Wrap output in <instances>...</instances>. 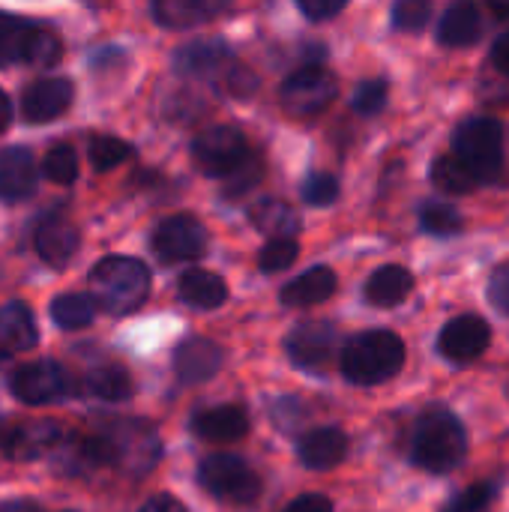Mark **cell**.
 Listing matches in <instances>:
<instances>
[{"label":"cell","instance_id":"d4e9b609","mask_svg":"<svg viewBox=\"0 0 509 512\" xmlns=\"http://www.w3.org/2000/svg\"><path fill=\"white\" fill-rule=\"evenodd\" d=\"M336 273L330 267H312L306 273H300L297 279H291L282 288V303L291 309H303V306H318L324 300H330L336 294Z\"/></svg>","mask_w":509,"mask_h":512},{"label":"cell","instance_id":"2e32d148","mask_svg":"<svg viewBox=\"0 0 509 512\" xmlns=\"http://www.w3.org/2000/svg\"><path fill=\"white\" fill-rule=\"evenodd\" d=\"M222 348L213 339L192 336L183 339L174 351V372L180 384H204L222 369Z\"/></svg>","mask_w":509,"mask_h":512},{"label":"cell","instance_id":"3957f363","mask_svg":"<svg viewBox=\"0 0 509 512\" xmlns=\"http://www.w3.org/2000/svg\"><path fill=\"white\" fill-rule=\"evenodd\" d=\"M405 366V342L390 330H369L345 342L342 375L351 384L375 387L390 381Z\"/></svg>","mask_w":509,"mask_h":512},{"label":"cell","instance_id":"c3c4849f","mask_svg":"<svg viewBox=\"0 0 509 512\" xmlns=\"http://www.w3.org/2000/svg\"><path fill=\"white\" fill-rule=\"evenodd\" d=\"M9 123H12V102H9V96L0 90V132H3Z\"/></svg>","mask_w":509,"mask_h":512},{"label":"cell","instance_id":"d6a6232c","mask_svg":"<svg viewBox=\"0 0 509 512\" xmlns=\"http://www.w3.org/2000/svg\"><path fill=\"white\" fill-rule=\"evenodd\" d=\"M420 225L432 237H453V234L462 231V213L456 207H450V204L429 201L420 210Z\"/></svg>","mask_w":509,"mask_h":512},{"label":"cell","instance_id":"7c38bea8","mask_svg":"<svg viewBox=\"0 0 509 512\" xmlns=\"http://www.w3.org/2000/svg\"><path fill=\"white\" fill-rule=\"evenodd\" d=\"M150 246H153L156 258L165 264L198 261L207 252V231L195 216H186V213L168 216L156 225Z\"/></svg>","mask_w":509,"mask_h":512},{"label":"cell","instance_id":"484cf974","mask_svg":"<svg viewBox=\"0 0 509 512\" xmlns=\"http://www.w3.org/2000/svg\"><path fill=\"white\" fill-rule=\"evenodd\" d=\"M75 393L99 402H126L132 396V378L123 366H96L75 384Z\"/></svg>","mask_w":509,"mask_h":512},{"label":"cell","instance_id":"7bdbcfd3","mask_svg":"<svg viewBox=\"0 0 509 512\" xmlns=\"http://www.w3.org/2000/svg\"><path fill=\"white\" fill-rule=\"evenodd\" d=\"M225 87L237 96V99H246L258 90V78L252 69H243V66H234L231 72H225Z\"/></svg>","mask_w":509,"mask_h":512},{"label":"cell","instance_id":"6da1fadb","mask_svg":"<svg viewBox=\"0 0 509 512\" xmlns=\"http://www.w3.org/2000/svg\"><path fill=\"white\" fill-rule=\"evenodd\" d=\"M468 453L462 420L447 408H429L411 429V459L429 474H450Z\"/></svg>","mask_w":509,"mask_h":512},{"label":"cell","instance_id":"1f68e13d","mask_svg":"<svg viewBox=\"0 0 509 512\" xmlns=\"http://www.w3.org/2000/svg\"><path fill=\"white\" fill-rule=\"evenodd\" d=\"M42 174L57 183V186H69L78 177V153L72 144H54L48 147V153L42 156Z\"/></svg>","mask_w":509,"mask_h":512},{"label":"cell","instance_id":"ee69618b","mask_svg":"<svg viewBox=\"0 0 509 512\" xmlns=\"http://www.w3.org/2000/svg\"><path fill=\"white\" fill-rule=\"evenodd\" d=\"M285 512H333V504L327 498H321V495H303Z\"/></svg>","mask_w":509,"mask_h":512},{"label":"cell","instance_id":"603a6c76","mask_svg":"<svg viewBox=\"0 0 509 512\" xmlns=\"http://www.w3.org/2000/svg\"><path fill=\"white\" fill-rule=\"evenodd\" d=\"M231 0H153V18L162 27H195L228 9Z\"/></svg>","mask_w":509,"mask_h":512},{"label":"cell","instance_id":"ffe728a7","mask_svg":"<svg viewBox=\"0 0 509 512\" xmlns=\"http://www.w3.org/2000/svg\"><path fill=\"white\" fill-rule=\"evenodd\" d=\"M435 36L447 48L477 45L480 36H483V15H480L477 3L474 0H456V3H450V9L438 21Z\"/></svg>","mask_w":509,"mask_h":512},{"label":"cell","instance_id":"ab89813d","mask_svg":"<svg viewBox=\"0 0 509 512\" xmlns=\"http://www.w3.org/2000/svg\"><path fill=\"white\" fill-rule=\"evenodd\" d=\"M261 174H264V168H261V159L252 153L249 156V162L243 165V168H237L228 180H225V195H243V192H249L252 186H258V180H261Z\"/></svg>","mask_w":509,"mask_h":512},{"label":"cell","instance_id":"ba28073f","mask_svg":"<svg viewBox=\"0 0 509 512\" xmlns=\"http://www.w3.org/2000/svg\"><path fill=\"white\" fill-rule=\"evenodd\" d=\"M105 432L111 435V444H114V468L135 474V477L153 471V465L162 456V441L150 423L117 420V423L105 426Z\"/></svg>","mask_w":509,"mask_h":512},{"label":"cell","instance_id":"4dcf8cb0","mask_svg":"<svg viewBox=\"0 0 509 512\" xmlns=\"http://www.w3.org/2000/svg\"><path fill=\"white\" fill-rule=\"evenodd\" d=\"M96 309L93 294H60L51 300V321L60 330H84L93 324Z\"/></svg>","mask_w":509,"mask_h":512},{"label":"cell","instance_id":"5bb4252c","mask_svg":"<svg viewBox=\"0 0 509 512\" xmlns=\"http://www.w3.org/2000/svg\"><path fill=\"white\" fill-rule=\"evenodd\" d=\"M489 342H492V330L480 315H459L441 330L438 351L453 363H471L486 354Z\"/></svg>","mask_w":509,"mask_h":512},{"label":"cell","instance_id":"60d3db41","mask_svg":"<svg viewBox=\"0 0 509 512\" xmlns=\"http://www.w3.org/2000/svg\"><path fill=\"white\" fill-rule=\"evenodd\" d=\"M297 6L309 21H327L336 18L348 6V0H297Z\"/></svg>","mask_w":509,"mask_h":512},{"label":"cell","instance_id":"b9f144b4","mask_svg":"<svg viewBox=\"0 0 509 512\" xmlns=\"http://www.w3.org/2000/svg\"><path fill=\"white\" fill-rule=\"evenodd\" d=\"M489 300L498 312L509 315V261L501 264L489 279Z\"/></svg>","mask_w":509,"mask_h":512},{"label":"cell","instance_id":"ac0fdd59","mask_svg":"<svg viewBox=\"0 0 509 512\" xmlns=\"http://www.w3.org/2000/svg\"><path fill=\"white\" fill-rule=\"evenodd\" d=\"M33 249L45 264L63 267L78 252V228L66 216H45L33 231Z\"/></svg>","mask_w":509,"mask_h":512},{"label":"cell","instance_id":"f6af8a7d","mask_svg":"<svg viewBox=\"0 0 509 512\" xmlns=\"http://www.w3.org/2000/svg\"><path fill=\"white\" fill-rule=\"evenodd\" d=\"M141 512H186V507L177 501V498H171V495H156V498H150Z\"/></svg>","mask_w":509,"mask_h":512},{"label":"cell","instance_id":"9c48e42d","mask_svg":"<svg viewBox=\"0 0 509 512\" xmlns=\"http://www.w3.org/2000/svg\"><path fill=\"white\" fill-rule=\"evenodd\" d=\"M9 390L24 405H54L75 396V381L54 360L24 363L9 375Z\"/></svg>","mask_w":509,"mask_h":512},{"label":"cell","instance_id":"4fadbf2b","mask_svg":"<svg viewBox=\"0 0 509 512\" xmlns=\"http://www.w3.org/2000/svg\"><path fill=\"white\" fill-rule=\"evenodd\" d=\"M285 351L294 366L315 372V369H324L336 357L339 333L330 321H303L288 333Z\"/></svg>","mask_w":509,"mask_h":512},{"label":"cell","instance_id":"5b68a950","mask_svg":"<svg viewBox=\"0 0 509 512\" xmlns=\"http://www.w3.org/2000/svg\"><path fill=\"white\" fill-rule=\"evenodd\" d=\"M453 153L486 183L504 168V129L492 117H468L453 132Z\"/></svg>","mask_w":509,"mask_h":512},{"label":"cell","instance_id":"7a4b0ae2","mask_svg":"<svg viewBox=\"0 0 509 512\" xmlns=\"http://www.w3.org/2000/svg\"><path fill=\"white\" fill-rule=\"evenodd\" d=\"M90 294L108 315H129L141 309L150 294V270L138 258L111 255L102 258L90 273Z\"/></svg>","mask_w":509,"mask_h":512},{"label":"cell","instance_id":"52a82bcc","mask_svg":"<svg viewBox=\"0 0 509 512\" xmlns=\"http://www.w3.org/2000/svg\"><path fill=\"white\" fill-rule=\"evenodd\" d=\"M198 483L219 501L249 504L261 495V477L237 456L216 453L207 456L198 468Z\"/></svg>","mask_w":509,"mask_h":512},{"label":"cell","instance_id":"e575fe53","mask_svg":"<svg viewBox=\"0 0 509 512\" xmlns=\"http://www.w3.org/2000/svg\"><path fill=\"white\" fill-rule=\"evenodd\" d=\"M432 21V0H396L393 27L402 33H420Z\"/></svg>","mask_w":509,"mask_h":512},{"label":"cell","instance_id":"44dd1931","mask_svg":"<svg viewBox=\"0 0 509 512\" xmlns=\"http://www.w3.org/2000/svg\"><path fill=\"white\" fill-rule=\"evenodd\" d=\"M192 429L204 441L228 444L249 432V417L240 405H219V408H207V411L195 414Z\"/></svg>","mask_w":509,"mask_h":512},{"label":"cell","instance_id":"d6986e66","mask_svg":"<svg viewBox=\"0 0 509 512\" xmlns=\"http://www.w3.org/2000/svg\"><path fill=\"white\" fill-rule=\"evenodd\" d=\"M231 63V51L222 39H195L174 54V72L186 78H213Z\"/></svg>","mask_w":509,"mask_h":512},{"label":"cell","instance_id":"681fc988","mask_svg":"<svg viewBox=\"0 0 509 512\" xmlns=\"http://www.w3.org/2000/svg\"><path fill=\"white\" fill-rule=\"evenodd\" d=\"M489 3L495 6V12H498V15H507L509 18V0H489Z\"/></svg>","mask_w":509,"mask_h":512},{"label":"cell","instance_id":"8992f818","mask_svg":"<svg viewBox=\"0 0 509 512\" xmlns=\"http://www.w3.org/2000/svg\"><path fill=\"white\" fill-rule=\"evenodd\" d=\"M252 150L240 129L234 126H210L192 141V159L207 177L228 180L237 168L249 162Z\"/></svg>","mask_w":509,"mask_h":512},{"label":"cell","instance_id":"277c9868","mask_svg":"<svg viewBox=\"0 0 509 512\" xmlns=\"http://www.w3.org/2000/svg\"><path fill=\"white\" fill-rule=\"evenodd\" d=\"M63 45L54 30L21 18L0 12V69L24 63L33 69H48L60 60Z\"/></svg>","mask_w":509,"mask_h":512},{"label":"cell","instance_id":"8d00e7d4","mask_svg":"<svg viewBox=\"0 0 509 512\" xmlns=\"http://www.w3.org/2000/svg\"><path fill=\"white\" fill-rule=\"evenodd\" d=\"M387 105V81L381 78H372V81H363L357 90H354V111L363 114V117H375L381 114Z\"/></svg>","mask_w":509,"mask_h":512},{"label":"cell","instance_id":"9a60e30c","mask_svg":"<svg viewBox=\"0 0 509 512\" xmlns=\"http://www.w3.org/2000/svg\"><path fill=\"white\" fill-rule=\"evenodd\" d=\"M72 93L69 78H39L21 96V114L27 123H51L72 105Z\"/></svg>","mask_w":509,"mask_h":512},{"label":"cell","instance_id":"7dc6e473","mask_svg":"<svg viewBox=\"0 0 509 512\" xmlns=\"http://www.w3.org/2000/svg\"><path fill=\"white\" fill-rule=\"evenodd\" d=\"M0 512H42V507L36 501H27V498H15V501H3Z\"/></svg>","mask_w":509,"mask_h":512},{"label":"cell","instance_id":"f1b7e54d","mask_svg":"<svg viewBox=\"0 0 509 512\" xmlns=\"http://www.w3.org/2000/svg\"><path fill=\"white\" fill-rule=\"evenodd\" d=\"M429 177H432L435 189H441V192H447V195H471V192L483 183V180L456 156V153L438 156V159L432 162Z\"/></svg>","mask_w":509,"mask_h":512},{"label":"cell","instance_id":"bcb514c9","mask_svg":"<svg viewBox=\"0 0 509 512\" xmlns=\"http://www.w3.org/2000/svg\"><path fill=\"white\" fill-rule=\"evenodd\" d=\"M492 60H495V66L504 72L509 78V30L495 42V48H492Z\"/></svg>","mask_w":509,"mask_h":512},{"label":"cell","instance_id":"f546056e","mask_svg":"<svg viewBox=\"0 0 509 512\" xmlns=\"http://www.w3.org/2000/svg\"><path fill=\"white\" fill-rule=\"evenodd\" d=\"M249 216H252V225L273 240L276 237H294L300 231V219H297L294 207L279 201V198H267V201L255 204Z\"/></svg>","mask_w":509,"mask_h":512},{"label":"cell","instance_id":"83f0119b","mask_svg":"<svg viewBox=\"0 0 509 512\" xmlns=\"http://www.w3.org/2000/svg\"><path fill=\"white\" fill-rule=\"evenodd\" d=\"M411 288H414L411 270H405L402 264H387L369 276L366 300L378 309H390V306H399L411 294Z\"/></svg>","mask_w":509,"mask_h":512},{"label":"cell","instance_id":"d590c367","mask_svg":"<svg viewBox=\"0 0 509 512\" xmlns=\"http://www.w3.org/2000/svg\"><path fill=\"white\" fill-rule=\"evenodd\" d=\"M297 255H300V246H297L294 237H276V240H270V243L261 249L258 267H261L264 273H279V270H288V267L297 261Z\"/></svg>","mask_w":509,"mask_h":512},{"label":"cell","instance_id":"7402d4cb","mask_svg":"<svg viewBox=\"0 0 509 512\" xmlns=\"http://www.w3.org/2000/svg\"><path fill=\"white\" fill-rule=\"evenodd\" d=\"M297 453H300V462L312 471H330L336 468L345 453H348V438L342 429H315L309 432L300 444H297Z\"/></svg>","mask_w":509,"mask_h":512},{"label":"cell","instance_id":"f35d334b","mask_svg":"<svg viewBox=\"0 0 509 512\" xmlns=\"http://www.w3.org/2000/svg\"><path fill=\"white\" fill-rule=\"evenodd\" d=\"M495 492H498L495 483H477V486H471L468 492L456 495L441 512H483L492 504Z\"/></svg>","mask_w":509,"mask_h":512},{"label":"cell","instance_id":"cb8c5ba5","mask_svg":"<svg viewBox=\"0 0 509 512\" xmlns=\"http://www.w3.org/2000/svg\"><path fill=\"white\" fill-rule=\"evenodd\" d=\"M36 342H39V330L33 312L18 300L0 306V354H21L30 351Z\"/></svg>","mask_w":509,"mask_h":512},{"label":"cell","instance_id":"74e56055","mask_svg":"<svg viewBox=\"0 0 509 512\" xmlns=\"http://www.w3.org/2000/svg\"><path fill=\"white\" fill-rule=\"evenodd\" d=\"M303 198L312 207H330L339 198V180L333 174H324V171L309 174L303 183Z\"/></svg>","mask_w":509,"mask_h":512},{"label":"cell","instance_id":"e0dca14e","mask_svg":"<svg viewBox=\"0 0 509 512\" xmlns=\"http://www.w3.org/2000/svg\"><path fill=\"white\" fill-rule=\"evenodd\" d=\"M36 159L24 147H6L0 150V201L15 204L33 195L36 189Z\"/></svg>","mask_w":509,"mask_h":512},{"label":"cell","instance_id":"836d02e7","mask_svg":"<svg viewBox=\"0 0 509 512\" xmlns=\"http://www.w3.org/2000/svg\"><path fill=\"white\" fill-rule=\"evenodd\" d=\"M132 156V147L123 141V138H114V135H96L90 141V162L96 171H111L117 168L120 162H126Z\"/></svg>","mask_w":509,"mask_h":512},{"label":"cell","instance_id":"30bf717a","mask_svg":"<svg viewBox=\"0 0 509 512\" xmlns=\"http://www.w3.org/2000/svg\"><path fill=\"white\" fill-rule=\"evenodd\" d=\"M339 96V78L324 66H306L291 72L282 84V108L291 117H315Z\"/></svg>","mask_w":509,"mask_h":512},{"label":"cell","instance_id":"4316f807","mask_svg":"<svg viewBox=\"0 0 509 512\" xmlns=\"http://www.w3.org/2000/svg\"><path fill=\"white\" fill-rule=\"evenodd\" d=\"M177 294L192 309H219L228 300V285L210 270H186L177 282Z\"/></svg>","mask_w":509,"mask_h":512},{"label":"cell","instance_id":"8fae6325","mask_svg":"<svg viewBox=\"0 0 509 512\" xmlns=\"http://www.w3.org/2000/svg\"><path fill=\"white\" fill-rule=\"evenodd\" d=\"M63 441L57 420H24L0 417V453L15 462H33Z\"/></svg>","mask_w":509,"mask_h":512}]
</instances>
